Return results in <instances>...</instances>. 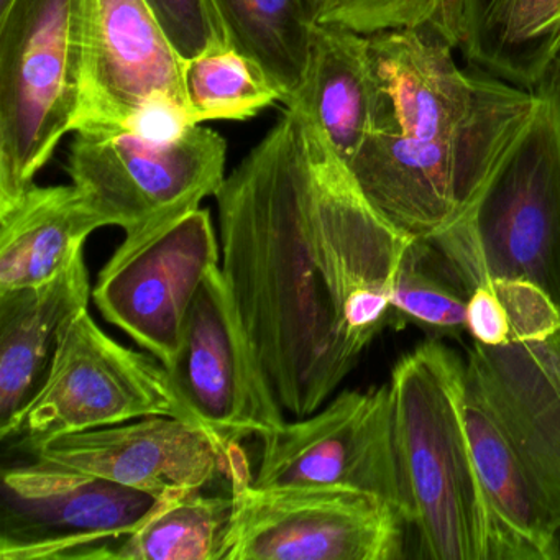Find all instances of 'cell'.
<instances>
[{
    "mask_svg": "<svg viewBox=\"0 0 560 560\" xmlns=\"http://www.w3.org/2000/svg\"><path fill=\"white\" fill-rule=\"evenodd\" d=\"M215 199L222 271L268 385L284 412L313 415L388 324L416 237L373 208L296 107Z\"/></svg>",
    "mask_w": 560,
    "mask_h": 560,
    "instance_id": "6da1fadb",
    "label": "cell"
},
{
    "mask_svg": "<svg viewBox=\"0 0 560 560\" xmlns=\"http://www.w3.org/2000/svg\"><path fill=\"white\" fill-rule=\"evenodd\" d=\"M369 44L392 113L347 166L399 231L435 237L475 205L539 97L487 71L462 70L442 0L428 21L370 35Z\"/></svg>",
    "mask_w": 560,
    "mask_h": 560,
    "instance_id": "7a4b0ae2",
    "label": "cell"
},
{
    "mask_svg": "<svg viewBox=\"0 0 560 560\" xmlns=\"http://www.w3.org/2000/svg\"><path fill=\"white\" fill-rule=\"evenodd\" d=\"M402 520L428 560H490V523L464 416L465 360L429 340L389 376Z\"/></svg>",
    "mask_w": 560,
    "mask_h": 560,
    "instance_id": "3957f363",
    "label": "cell"
},
{
    "mask_svg": "<svg viewBox=\"0 0 560 560\" xmlns=\"http://www.w3.org/2000/svg\"><path fill=\"white\" fill-rule=\"evenodd\" d=\"M428 241L468 294L490 278H520L560 306V126L547 101L539 97L475 205Z\"/></svg>",
    "mask_w": 560,
    "mask_h": 560,
    "instance_id": "277c9868",
    "label": "cell"
},
{
    "mask_svg": "<svg viewBox=\"0 0 560 560\" xmlns=\"http://www.w3.org/2000/svg\"><path fill=\"white\" fill-rule=\"evenodd\" d=\"M86 0H14L0 15V211L35 185L81 104Z\"/></svg>",
    "mask_w": 560,
    "mask_h": 560,
    "instance_id": "5b68a950",
    "label": "cell"
},
{
    "mask_svg": "<svg viewBox=\"0 0 560 560\" xmlns=\"http://www.w3.org/2000/svg\"><path fill=\"white\" fill-rule=\"evenodd\" d=\"M234 498L224 560H399L405 520L388 501L346 487L258 488L241 444L224 454Z\"/></svg>",
    "mask_w": 560,
    "mask_h": 560,
    "instance_id": "8992f818",
    "label": "cell"
},
{
    "mask_svg": "<svg viewBox=\"0 0 560 560\" xmlns=\"http://www.w3.org/2000/svg\"><path fill=\"white\" fill-rule=\"evenodd\" d=\"M225 156V140L201 124L168 140L127 127H84L74 132L68 173L106 228H120L130 238L218 195Z\"/></svg>",
    "mask_w": 560,
    "mask_h": 560,
    "instance_id": "52a82bcc",
    "label": "cell"
},
{
    "mask_svg": "<svg viewBox=\"0 0 560 560\" xmlns=\"http://www.w3.org/2000/svg\"><path fill=\"white\" fill-rule=\"evenodd\" d=\"M152 416L195 422L168 369L107 336L88 311L63 330L50 372L19 418L12 439L31 448L73 432Z\"/></svg>",
    "mask_w": 560,
    "mask_h": 560,
    "instance_id": "ba28073f",
    "label": "cell"
},
{
    "mask_svg": "<svg viewBox=\"0 0 560 560\" xmlns=\"http://www.w3.org/2000/svg\"><path fill=\"white\" fill-rule=\"evenodd\" d=\"M464 416L470 438L520 470L560 514V330L508 346L474 342Z\"/></svg>",
    "mask_w": 560,
    "mask_h": 560,
    "instance_id": "9c48e42d",
    "label": "cell"
},
{
    "mask_svg": "<svg viewBox=\"0 0 560 560\" xmlns=\"http://www.w3.org/2000/svg\"><path fill=\"white\" fill-rule=\"evenodd\" d=\"M175 498L50 462L8 468L2 474L0 559L100 560L110 542Z\"/></svg>",
    "mask_w": 560,
    "mask_h": 560,
    "instance_id": "30bf717a",
    "label": "cell"
},
{
    "mask_svg": "<svg viewBox=\"0 0 560 560\" xmlns=\"http://www.w3.org/2000/svg\"><path fill=\"white\" fill-rule=\"evenodd\" d=\"M221 265L208 209H192L145 234L124 238L97 275L101 316L168 369L205 278Z\"/></svg>",
    "mask_w": 560,
    "mask_h": 560,
    "instance_id": "8fae6325",
    "label": "cell"
},
{
    "mask_svg": "<svg viewBox=\"0 0 560 560\" xmlns=\"http://www.w3.org/2000/svg\"><path fill=\"white\" fill-rule=\"evenodd\" d=\"M168 372L196 421L214 435L224 454L245 439H264L287 422L221 265L196 294Z\"/></svg>",
    "mask_w": 560,
    "mask_h": 560,
    "instance_id": "7c38bea8",
    "label": "cell"
},
{
    "mask_svg": "<svg viewBox=\"0 0 560 560\" xmlns=\"http://www.w3.org/2000/svg\"><path fill=\"white\" fill-rule=\"evenodd\" d=\"M260 441L255 487L353 488L388 501L401 514L388 383L339 393Z\"/></svg>",
    "mask_w": 560,
    "mask_h": 560,
    "instance_id": "4fadbf2b",
    "label": "cell"
},
{
    "mask_svg": "<svg viewBox=\"0 0 560 560\" xmlns=\"http://www.w3.org/2000/svg\"><path fill=\"white\" fill-rule=\"evenodd\" d=\"M159 103L175 104L189 116L185 60L152 9L145 0H86L83 84L73 132L126 127Z\"/></svg>",
    "mask_w": 560,
    "mask_h": 560,
    "instance_id": "5bb4252c",
    "label": "cell"
},
{
    "mask_svg": "<svg viewBox=\"0 0 560 560\" xmlns=\"http://www.w3.org/2000/svg\"><path fill=\"white\" fill-rule=\"evenodd\" d=\"M32 451L37 460L159 497L206 490L219 475L228 477L224 451L214 435L202 425L170 416L58 435Z\"/></svg>",
    "mask_w": 560,
    "mask_h": 560,
    "instance_id": "9a60e30c",
    "label": "cell"
},
{
    "mask_svg": "<svg viewBox=\"0 0 560 560\" xmlns=\"http://www.w3.org/2000/svg\"><path fill=\"white\" fill-rule=\"evenodd\" d=\"M93 298L84 250L51 280L0 291V438L9 441L44 385L68 324Z\"/></svg>",
    "mask_w": 560,
    "mask_h": 560,
    "instance_id": "2e32d148",
    "label": "cell"
},
{
    "mask_svg": "<svg viewBox=\"0 0 560 560\" xmlns=\"http://www.w3.org/2000/svg\"><path fill=\"white\" fill-rule=\"evenodd\" d=\"M287 107L306 114L349 165L370 136L385 130L392 110L373 68L369 37L316 24L303 86Z\"/></svg>",
    "mask_w": 560,
    "mask_h": 560,
    "instance_id": "e0dca14e",
    "label": "cell"
},
{
    "mask_svg": "<svg viewBox=\"0 0 560 560\" xmlns=\"http://www.w3.org/2000/svg\"><path fill=\"white\" fill-rule=\"evenodd\" d=\"M465 60L533 91L560 45V0H442Z\"/></svg>",
    "mask_w": 560,
    "mask_h": 560,
    "instance_id": "ac0fdd59",
    "label": "cell"
},
{
    "mask_svg": "<svg viewBox=\"0 0 560 560\" xmlns=\"http://www.w3.org/2000/svg\"><path fill=\"white\" fill-rule=\"evenodd\" d=\"M103 228L106 222L77 186H32L0 211V291L57 277Z\"/></svg>",
    "mask_w": 560,
    "mask_h": 560,
    "instance_id": "d6986e66",
    "label": "cell"
},
{
    "mask_svg": "<svg viewBox=\"0 0 560 560\" xmlns=\"http://www.w3.org/2000/svg\"><path fill=\"white\" fill-rule=\"evenodd\" d=\"M228 45L267 74L280 101L296 100L316 19L313 0H212Z\"/></svg>",
    "mask_w": 560,
    "mask_h": 560,
    "instance_id": "ffe728a7",
    "label": "cell"
},
{
    "mask_svg": "<svg viewBox=\"0 0 560 560\" xmlns=\"http://www.w3.org/2000/svg\"><path fill=\"white\" fill-rule=\"evenodd\" d=\"M202 491L168 501L100 560H224L234 498Z\"/></svg>",
    "mask_w": 560,
    "mask_h": 560,
    "instance_id": "44dd1931",
    "label": "cell"
},
{
    "mask_svg": "<svg viewBox=\"0 0 560 560\" xmlns=\"http://www.w3.org/2000/svg\"><path fill=\"white\" fill-rule=\"evenodd\" d=\"M185 91L195 126L248 119L280 101L267 74L231 47L185 61Z\"/></svg>",
    "mask_w": 560,
    "mask_h": 560,
    "instance_id": "7402d4cb",
    "label": "cell"
},
{
    "mask_svg": "<svg viewBox=\"0 0 560 560\" xmlns=\"http://www.w3.org/2000/svg\"><path fill=\"white\" fill-rule=\"evenodd\" d=\"M465 329L483 346L546 339L560 330V306L533 281L490 278L468 296Z\"/></svg>",
    "mask_w": 560,
    "mask_h": 560,
    "instance_id": "603a6c76",
    "label": "cell"
},
{
    "mask_svg": "<svg viewBox=\"0 0 560 560\" xmlns=\"http://www.w3.org/2000/svg\"><path fill=\"white\" fill-rule=\"evenodd\" d=\"M468 291L428 238H416L402 261L393 313L439 330H464Z\"/></svg>",
    "mask_w": 560,
    "mask_h": 560,
    "instance_id": "cb8c5ba5",
    "label": "cell"
},
{
    "mask_svg": "<svg viewBox=\"0 0 560 560\" xmlns=\"http://www.w3.org/2000/svg\"><path fill=\"white\" fill-rule=\"evenodd\" d=\"M438 5L439 0H313L317 25H334L365 37L421 24Z\"/></svg>",
    "mask_w": 560,
    "mask_h": 560,
    "instance_id": "d4e9b609",
    "label": "cell"
},
{
    "mask_svg": "<svg viewBox=\"0 0 560 560\" xmlns=\"http://www.w3.org/2000/svg\"><path fill=\"white\" fill-rule=\"evenodd\" d=\"M183 60L228 48L212 0H145Z\"/></svg>",
    "mask_w": 560,
    "mask_h": 560,
    "instance_id": "484cf974",
    "label": "cell"
},
{
    "mask_svg": "<svg viewBox=\"0 0 560 560\" xmlns=\"http://www.w3.org/2000/svg\"><path fill=\"white\" fill-rule=\"evenodd\" d=\"M534 93L549 103L560 126V45L547 63L542 77L537 81Z\"/></svg>",
    "mask_w": 560,
    "mask_h": 560,
    "instance_id": "4316f807",
    "label": "cell"
},
{
    "mask_svg": "<svg viewBox=\"0 0 560 560\" xmlns=\"http://www.w3.org/2000/svg\"><path fill=\"white\" fill-rule=\"evenodd\" d=\"M549 560H560V523L553 533L552 544H550Z\"/></svg>",
    "mask_w": 560,
    "mask_h": 560,
    "instance_id": "83f0119b",
    "label": "cell"
},
{
    "mask_svg": "<svg viewBox=\"0 0 560 560\" xmlns=\"http://www.w3.org/2000/svg\"><path fill=\"white\" fill-rule=\"evenodd\" d=\"M12 4H14V0H0V15L8 14Z\"/></svg>",
    "mask_w": 560,
    "mask_h": 560,
    "instance_id": "f1b7e54d",
    "label": "cell"
}]
</instances>
